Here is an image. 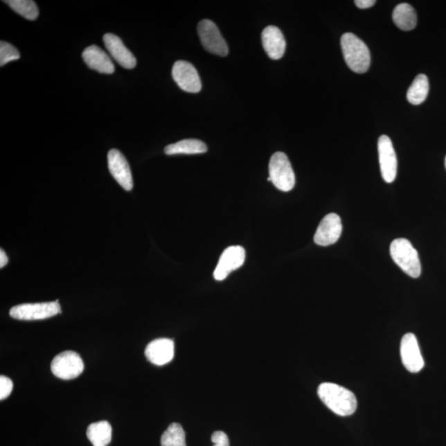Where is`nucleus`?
I'll use <instances>...</instances> for the list:
<instances>
[{"mask_svg":"<svg viewBox=\"0 0 446 446\" xmlns=\"http://www.w3.org/2000/svg\"><path fill=\"white\" fill-rule=\"evenodd\" d=\"M342 53L347 66L358 74L366 73L371 66V53L366 44L353 33L341 37Z\"/></svg>","mask_w":446,"mask_h":446,"instance_id":"f03ea898","label":"nucleus"},{"mask_svg":"<svg viewBox=\"0 0 446 446\" xmlns=\"http://www.w3.org/2000/svg\"><path fill=\"white\" fill-rule=\"evenodd\" d=\"M20 58L18 49L6 42H0V66H3L12 61Z\"/></svg>","mask_w":446,"mask_h":446,"instance_id":"b1692460","label":"nucleus"},{"mask_svg":"<svg viewBox=\"0 0 446 446\" xmlns=\"http://www.w3.org/2000/svg\"><path fill=\"white\" fill-rule=\"evenodd\" d=\"M82 57L87 65L100 73L113 74L115 67L109 55L96 45L88 46L83 51Z\"/></svg>","mask_w":446,"mask_h":446,"instance_id":"f3484780","label":"nucleus"},{"mask_svg":"<svg viewBox=\"0 0 446 446\" xmlns=\"http://www.w3.org/2000/svg\"><path fill=\"white\" fill-rule=\"evenodd\" d=\"M161 446H186V432L181 425L170 424L161 436Z\"/></svg>","mask_w":446,"mask_h":446,"instance_id":"4be33fe9","label":"nucleus"},{"mask_svg":"<svg viewBox=\"0 0 446 446\" xmlns=\"http://www.w3.org/2000/svg\"><path fill=\"white\" fill-rule=\"evenodd\" d=\"M12 382L10 379L7 378L6 376L1 375L0 377V400H6L12 393Z\"/></svg>","mask_w":446,"mask_h":446,"instance_id":"393cba45","label":"nucleus"},{"mask_svg":"<svg viewBox=\"0 0 446 446\" xmlns=\"http://www.w3.org/2000/svg\"><path fill=\"white\" fill-rule=\"evenodd\" d=\"M8 261L6 253L3 251V249L0 251V268L6 267Z\"/></svg>","mask_w":446,"mask_h":446,"instance_id":"cd10ccee","label":"nucleus"},{"mask_svg":"<svg viewBox=\"0 0 446 446\" xmlns=\"http://www.w3.org/2000/svg\"><path fill=\"white\" fill-rule=\"evenodd\" d=\"M62 312L58 301L39 303H24L12 307L10 314L12 319L35 321L50 319Z\"/></svg>","mask_w":446,"mask_h":446,"instance_id":"39448f33","label":"nucleus"},{"mask_svg":"<svg viewBox=\"0 0 446 446\" xmlns=\"http://www.w3.org/2000/svg\"><path fill=\"white\" fill-rule=\"evenodd\" d=\"M445 168H446V157H445Z\"/></svg>","mask_w":446,"mask_h":446,"instance_id":"c85d7f7f","label":"nucleus"},{"mask_svg":"<svg viewBox=\"0 0 446 446\" xmlns=\"http://www.w3.org/2000/svg\"><path fill=\"white\" fill-rule=\"evenodd\" d=\"M198 33L202 45L206 51L212 54L226 57L229 54V46L218 29L211 20H202L198 25Z\"/></svg>","mask_w":446,"mask_h":446,"instance_id":"0eeeda50","label":"nucleus"},{"mask_svg":"<svg viewBox=\"0 0 446 446\" xmlns=\"http://www.w3.org/2000/svg\"><path fill=\"white\" fill-rule=\"evenodd\" d=\"M87 437L93 446H107L111 443L112 427L109 422L101 421L90 424Z\"/></svg>","mask_w":446,"mask_h":446,"instance_id":"aec40b11","label":"nucleus"},{"mask_svg":"<svg viewBox=\"0 0 446 446\" xmlns=\"http://www.w3.org/2000/svg\"><path fill=\"white\" fill-rule=\"evenodd\" d=\"M246 259L245 249L240 246L227 247L220 257L213 272V277L217 281L224 280L234 270L242 267Z\"/></svg>","mask_w":446,"mask_h":446,"instance_id":"6e6552de","label":"nucleus"},{"mask_svg":"<svg viewBox=\"0 0 446 446\" xmlns=\"http://www.w3.org/2000/svg\"><path fill=\"white\" fill-rule=\"evenodd\" d=\"M261 39L269 58L278 60L283 57L285 53L286 42L280 28L276 26H268L261 34Z\"/></svg>","mask_w":446,"mask_h":446,"instance_id":"dca6fc26","label":"nucleus"},{"mask_svg":"<svg viewBox=\"0 0 446 446\" xmlns=\"http://www.w3.org/2000/svg\"><path fill=\"white\" fill-rule=\"evenodd\" d=\"M269 173V177L278 190L283 192L293 190L295 186V174L288 157L284 152L274 153L270 158Z\"/></svg>","mask_w":446,"mask_h":446,"instance_id":"20e7f679","label":"nucleus"},{"mask_svg":"<svg viewBox=\"0 0 446 446\" xmlns=\"http://www.w3.org/2000/svg\"><path fill=\"white\" fill-rule=\"evenodd\" d=\"M102 39H104L105 47L109 51L112 57L120 66L128 69V70L136 67V60L134 55L127 48L123 41L118 36L114 35V34L107 33Z\"/></svg>","mask_w":446,"mask_h":446,"instance_id":"2eb2a0df","label":"nucleus"},{"mask_svg":"<svg viewBox=\"0 0 446 446\" xmlns=\"http://www.w3.org/2000/svg\"><path fill=\"white\" fill-rule=\"evenodd\" d=\"M375 0H357L355 1V6L362 10H366V8H371L375 4Z\"/></svg>","mask_w":446,"mask_h":446,"instance_id":"bb28decb","label":"nucleus"},{"mask_svg":"<svg viewBox=\"0 0 446 446\" xmlns=\"http://www.w3.org/2000/svg\"><path fill=\"white\" fill-rule=\"evenodd\" d=\"M207 151V145L204 141L197 139L182 140L177 143L167 145L165 148V153L168 156L179 155V154L195 155V154H203Z\"/></svg>","mask_w":446,"mask_h":446,"instance_id":"6ab92c4d","label":"nucleus"},{"mask_svg":"<svg viewBox=\"0 0 446 446\" xmlns=\"http://www.w3.org/2000/svg\"><path fill=\"white\" fill-rule=\"evenodd\" d=\"M4 3L26 19L36 20L39 15L37 3L33 0H8Z\"/></svg>","mask_w":446,"mask_h":446,"instance_id":"5701e85b","label":"nucleus"},{"mask_svg":"<svg viewBox=\"0 0 446 446\" xmlns=\"http://www.w3.org/2000/svg\"><path fill=\"white\" fill-rule=\"evenodd\" d=\"M317 393L324 404L341 417L355 413L357 409V400L355 394L342 386L332 384H321Z\"/></svg>","mask_w":446,"mask_h":446,"instance_id":"f257e3e1","label":"nucleus"},{"mask_svg":"<svg viewBox=\"0 0 446 446\" xmlns=\"http://www.w3.org/2000/svg\"><path fill=\"white\" fill-rule=\"evenodd\" d=\"M213 446H229V439L225 432L216 431L212 436Z\"/></svg>","mask_w":446,"mask_h":446,"instance_id":"a878e982","label":"nucleus"},{"mask_svg":"<svg viewBox=\"0 0 446 446\" xmlns=\"http://www.w3.org/2000/svg\"><path fill=\"white\" fill-rule=\"evenodd\" d=\"M393 19L398 28L403 31H411L418 23L417 14L413 6L409 3H400L394 8Z\"/></svg>","mask_w":446,"mask_h":446,"instance_id":"a211bd4d","label":"nucleus"},{"mask_svg":"<svg viewBox=\"0 0 446 446\" xmlns=\"http://www.w3.org/2000/svg\"><path fill=\"white\" fill-rule=\"evenodd\" d=\"M341 233V217L336 213H330L321 221L319 227H317L314 242L319 246H331L338 241Z\"/></svg>","mask_w":446,"mask_h":446,"instance_id":"f8f14e48","label":"nucleus"},{"mask_svg":"<svg viewBox=\"0 0 446 446\" xmlns=\"http://www.w3.org/2000/svg\"><path fill=\"white\" fill-rule=\"evenodd\" d=\"M429 93V81L426 75H418L407 90V100L413 105H419L427 100Z\"/></svg>","mask_w":446,"mask_h":446,"instance_id":"412c9836","label":"nucleus"},{"mask_svg":"<svg viewBox=\"0 0 446 446\" xmlns=\"http://www.w3.org/2000/svg\"><path fill=\"white\" fill-rule=\"evenodd\" d=\"M390 254L398 267L411 278L421 276L422 265L418 252L405 238L394 240L390 246Z\"/></svg>","mask_w":446,"mask_h":446,"instance_id":"7ed1b4c3","label":"nucleus"},{"mask_svg":"<svg viewBox=\"0 0 446 446\" xmlns=\"http://www.w3.org/2000/svg\"><path fill=\"white\" fill-rule=\"evenodd\" d=\"M173 79L179 87L188 93H198L202 89L198 71L191 63L179 61L172 68Z\"/></svg>","mask_w":446,"mask_h":446,"instance_id":"9d476101","label":"nucleus"},{"mask_svg":"<svg viewBox=\"0 0 446 446\" xmlns=\"http://www.w3.org/2000/svg\"><path fill=\"white\" fill-rule=\"evenodd\" d=\"M378 151L382 177L385 182L392 183L397 177L398 161L392 141L388 136L380 137Z\"/></svg>","mask_w":446,"mask_h":446,"instance_id":"1a4fd4ad","label":"nucleus"},{"mask_svg":"<svg viewBox=\"0 0 446 446\" xmlns=\"http://www.w3.org/2000/svg\"><path fill=\"white\" fill-rule=\"evenodd\" d=\"M145 355L148 362L156 366H164L174 358L175 343L168 338L157 339L145 347Z\"/></svg>","mask_w":446,"mask_h":446,"instance_id":"4468645a","label":"nucleus"},{"mask_svg":"<svg viewBox=\"0 0 446 446\" xmlns=\"http://www.w3.org/2000/svg\"><path fill=\"white\" fill-rule=\"evenodd\" d=\"M84 362L78 353L66 350L55 357L51 364L55 376L64 380L77 378L84 371Z\"/></svg>","mask_w":446,"mask_h":446,"instance_id":"423d86ee","label":"nucleus"},{"mask_svg":"<svg viewBox=\"0 0 446 446\" xmlns=\"http://www.w3.org/2000/svg\"><path fill=\"white\" fill-rule=\"evenodd\" d=\"M108 165L110 173L124 190L130 191L134 188V179L130 164L125 157L117 149L108 154Z\"/></svg>","mask_w":446,"mask_h":446,"instance_id":"ddd939ff","label":"nucleus"},{"mask_svg":"<svg viewBox=\"0 0 446 446\" xmlns=\"http://www.w3.org/2000/svg\"><path fill=\"white\" fill-rule=\"evenodd\" d=\"M403 366L411 373H418L424 367V359L420 350L417 337L407 333L402 337L400 346Z\"/></svg>","mask_w":446,"mask_h":446,"instance_id":"9b49d317","label":"nucleus"}]
</instances>
